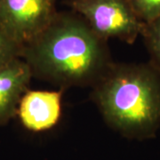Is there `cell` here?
<instances>
[{
    "instance_id": "obj_1",
    "label": "cell",
    "mask_w": 160,
    "mask_h": 160,
    "mask_svg": "<svg viewBox=\"0 0 160 160\" xmlns=\"http://www.w3.org/2000/svg\"><path fill=\"white\" fill-rule=\"evenodd\" d=\"M32 76L63 86L97 82L109 68L104 39L82 20L57 15L22 49Z\"/></svg>"
},
{
    "instance_id": "obj_2",
    "label": "cell",
    "mask_w": 160,
    "mask_h": 160,
    "mask_svg": "<svg viewBox=\"0 0 160 160\" xmlns=\"http://www.w3.org/2000/svg\"><path fill=\"white\" fill-rule=\"evenodd\" d=\"M94 100L105 121L126 137L149 139L160 127V72L147 64L109 66Z\"/></svg>"
},
{
    "instance_id": "obj_3",
    "label": "cell",
    "mask_w": 160,
    "mask_h": 160,
    "mask_svg": "<svg viewBox=\"0 0 160 160\" xmlns=\"http://www.w3.org/2000/svg\"><path fill=\"white\" fill-rule=\"evenodd\" d=\"M72 6L102 39L116 38L132 43L142 35L145 24L127 0H74Z\"/></svg>"
},
{
    "instance_id": "obj_4",
    "label": "cell",
    "mask_w": 160,
    "mask_h": 160,
    "mask_svg": "<svg viewBox=\"0 0 160 160\" xmlns=\"http://www.w3.org/2000/svg\"><path fill=\"white\" fill-rule=\"evenodd\" d=\"M56 0H0V29L22 48L51 23Z\"/></svg>"
},
{
    "instance_id": "obj_5",
    "label": "cell",
    "mask_w": 160,
    "mask_h": 160,
    "mask_svg": "<svg viewBox=\"0 0 160 160\" xmlns=\"http://www.w3.org/2000/svg\"><path fill=\"white\" fill-rule=\"evenodd\" d=\"M62 111V93L56 91H28L19 103L17 115L27 129L46 131L55 126Z\"/></svg>"
},
{
    "instance_id": "obj_6",
    "label": "cell",
    "mask_w": 160,
    "mask_h": 160,
    "mask_svg": "<svg viewBox=\"0 0 160 160\" xmlns=\"http://www.w3.org/2000/svg\"><path fill=\"white\" fill-rule=\"evenodd\" d=\"M32 77L29 65L22 57L0 67V126L17 114L19 103L28 91Z\"/></svg>"
},
{
    "instance_id": "obj_7",
    "label": "cell",
    "mask_w": 160,
    "mask_h": 160,
    "mask_svg": "<svg viewBox=\"0 0 160 160\" xmlns=\"http://www.w3.org/2000/svg\"><path fill=\"white\" fill-rule=\"evenodd\" d=\"M127 2L145 25L160 18V0H127Z\"/></svg>"
},
{
    "instance_id": "obj_8",
    "label": "cell",
    "mask_w": 160,
    "mask_h": 160,
    "mask_svg": "<svg viewBox=\"0 0 160 160\" xmlns=\"http://www.w3.org/2000/svg\"><path fill=\"white\" fill-rule=\"evenodd\" d=\"M142 36L149 53L160 68V18L145 25Z\"/></svg>"
},
{
    "instance_id": "obj_9",
    "label": "cell",
    "mask_w": 160,
    "mask_h": 160,
    "mask_svg": "<svg viewBox=\"0 0 160 160\" xmlns=\"http://www.w3.org/2000/svg\"><path fill=\"white\" fill-rule=\"evenodd\" d=\"M22 47L18 46L0 29V67L11 61L21 57Z\"/></svg>"
}]
</instances>
